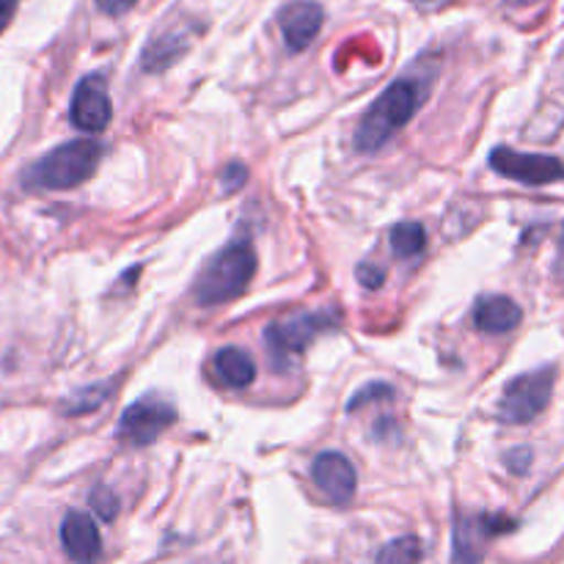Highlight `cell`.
Here are the masks:
<instances>
[{"instance_id": "obj_1", "label": "cell", "mask_w": 564, "mask_h": 564, "mask_svg": "<svg viewBox=\"0 0 564 564\" xmlns=\"http://www.w3.org/2000/svg\"><path fill=\"white\" fill-rule=\"evenodd\" d=\"M424 99H427V80H422V77L405 75L400 77V80L389 83V86L380 91V97L369 105L364 119L358 121V152H378L383 143L391 141V135H397V132L419 113Z\"/></svg>"}, {"instance_id": "obj_2", "label": "cell", "mask_w": 564, "mask_h": 564, "mask_svg": "<svg viewBox=\"0 0 564 564\" xmlns=\"http://www.w3.org/2000/svg\"><path fill=\"white\" fill-rule=\"evenodd\" d=\"M253 275H257V251L248 240H235L204 264L193 284V295L198 306H224L246 295Z\"/></svg>"}, {"instance_id": "obj_3", "label": "cell", "mask_w": 564, "mask_h": 564, "mask_svg": "<svg viewBox=\"0 0 564 564\" xmlns=\"http://www.w3.org/2000/svg\"><path fill=\"white\" fill-rule=\"evenodd\" d=\"M102 152V143L88 141V138L66 141L39 158L25 171L22 182L25 187H36V191H69V187L83 185L99 169Z\"/></svg>"}, {"instance_id": "obj_4", "label": "cell", "mask_w": 564, "mask_h": 564, "mask_svg": "<svg viewBox=\"0 0 564 564\" xmlns=\"http://www.w3.org/2000/svg\"><path fill=\"white\" fill-rule=\"evenodd\" d=\"M339 317L334 312H297L286 314V317L273 319L264 330V341H268V350L275 361H290L292 356L306 350L312 341H317L319 336L328 334L336 328Z\"/></svg>"}, {"instance_id": "obj_5", "label": "cell", "mask_w": 564, "mask_h": 564, "mask_svg": "<svg viewBox=\"0 0 564 564\" xmlns=\"http://www.w3.org/2000/svg\"><path fill=\"white\" fill-rule=\"evenodd\" d=\"M556 372L551 367L518 375L501 391L499 419L505 424H529L549 408L554 394Z\"/></svg>"}, {"instance_id": "obj_6", "label": "cell", "mask_w": 564, "mask_h": 564, "mask_svg": "<svg viewBox=\"0 0 564 564\" xmlns=\"http://www.w3.org/2000/svg\"><path fill=\"white\" fill-rule=\"evenodd\" d=\"M176 422V411L171 402L160 400V397L147 394L141 400L132 402L119 419L116 427V438L124 441L130 446H149Z\"/></svg>"}, {"instance_id": "obj_7", "label": "cell", "mask_w": 564, "mask_h": 564, "mask_svg": "<svg viewBox=\"0 0 564 564\" xmlns=\"http://www.w3.org/2000/svg\"><path fill=\"white\" fill-rule=\"evenodd\" d=\"M518 523L505 516H457L455 540H452V560L455 564H479L485 556L488 540L512 532Z\"/></svg>"}, {"instance_id": "obj_8", "label": "cell", "mask_w": 564, "mask_h": 564, "mask_svg": "<svg viewBox=\"0 0 564 564\" xmlns=\"http://www.w3.org/2000/svg\"><path fill=\"white\" fill-rule=\"evenodd\" d=\"M490 169L521 185H549L564 176L562 160L551 154H523L510 147H496L490 152Z\"/></svg>"}, {"instance_id": "obj_9", "label": "cell", "mask_w": 564, "mask_h": 564, "mask_svg": "<svg viewBox=\"0 0 564 564\" xmlns=\"http://www.w3.org/2000/svg\"><path fill=\"white\" fill-rule=\"evenodd\" d=\"M69 119L83 132H102L110 124L113 105H110V94L102 77L88 75L77 83L75 94H72Z\"/></svg>"}, {"instance_id": "obj_10", "label": "cell", "mask_w": 564, "mask_h": 564, "mask_svg": "<svg viewBox=\"0 0 564 564\" xmlns=\"http://www.w3.org/2000/svg\"><path fill=\"white\" fill-rule=\"evenodd\" d=\"M312 479L319 488V494L336 507L350 505L358 488L356 466L341 452H323V455H317V460L312 463Z\"/></svg>"}, {"instance_id": "obj_11", "label": "cell", "mask_w": 564, "mask_h": 564, "mask_svg": "<svg viewBox=\"0 0 564 564\" xmlns=\"http://www.w3.org/2000/svg\"><path fill=\"white\" fill-rule=\"evenodd\" d=\"M323 22L325 11L314 0H295V3L284 6L279 14L281 33H284V42L292 53L306 50L317 39V33L323 31Z\"/></svg>"}, {"instance_id": "obj_12", "label": "cell", "mask_w": 564, "mask_h": 564, "mask_svg": "<svg viewBox=\"0 0 564 564\" xmlns=\"http://www.w3.org/2000/svg\"><path fill=\"white\" fill-rule=\"evenodd\" d=\"M61 545H64V554L75 564H94L102 554L99 529L94 527L86 512L77 510L66 512L64 523H61Z\"/></svg>"}, {"instance_id": "obj_13", "label": "cell", "mask_w": 564, "mask_h": 564, "mask_svg": "<svg viewBox=\"0 0 564 564\" xmlns=\"http://www.w3.org/2000/svg\"><path fill=\"white\" fill-rule=\"evenodd\" d=\"M523 312L512 297L505 295H485L477 301V308H474V325H477L482 334L499 336L510 334L521 325Z\"/></svg>"}, {"instance_id": "obj_14", "label": "cell", "mask_w": 564, "mask_h": 564, "mask_svg": "<svg viewBox=\"0 0 564 564\" xmlns=\"http://www.w3.org/2000/svg\"><path fill=\"white\" fill-rule=\"evenodd\" d=\"M215 378L226 389H248L257 380V361L240 347H224L215 356Z\"/></svg>"}, {"instance_id": "obj_15", "label": "cell", "mask_w": 564, "mask_h": 564, "mask_svg": "<svg viewBox=\"0 0 564 564\" xmlns=\"http://www.w3.org/2000/svg\"><path fill=\"white\" fill-rule=\"evenodd\" d=\"M187 47H191V42H187L185 31H174V28L160 33V36L149 39V44L143 47V55H141L143 72L169 69L174 61H180L182 55L187 53Z\"/></svg>"}, {"instance_id": "obj_16", "label": "cell", "mask_w": 564, "mask_h": 564, "mask_svg": "<svg viewBox=\"0 0 564 564\" xmlns=\"http://www.w3.org/2000/svg\"><path fill=\"white\" fill-rule=\"evenodd\" d=\"M389 242L394 257L413 259L424 251V246H427V231H424V226L416 224V220H402V224H397L394 229H391Z\"/></svg>"}, {"instance_id": "obj_17", "label": "cell", "mask_w": 564, "mask_h": 564, "mask_svg": "<svg viewBox=\"0 0 564 564\" xmlns=\"http://www.w3.org/2000/svg\"><path fill=\"white\" fill-rule=\"evenodd\" d=\"M424 560V545L416 534H405L378 551V564H419Z\"/></svg>"}, {"instance_id": "obj_18", "label": "cell", "mask_w": 564, "mask_h": 564, "mask_svg": "<svg viewBox=\"0 0 564 564\" xmlns=\"http://www.w3.org/2000/svg\"><path fill=\"white\" fill-rule=\"evenodd\" d=\"M391 397H394V389H391L389 383H369V386H364V389H358L356 394H352V400L347 402V413L361 411V408L369 405V402L391 400Z\"/></svg>"}, {"instance_id": "obj_19", "label": "cell", "mask_w": 564, "mask_h": 564, "mask_svg": "<svg viewBox=\"0 0 564 564\" xmlns=\"http://www.w3.org/2000/svg\"><path fill=\"white\" fill-rule=\"evenodd\" d=\"M91 507L102 521H113V518L119 516V499H116L105 485H97V488L91 490Z\"/></svg>"}, {"instance_id": "obj_20", "label": "cell", "mask_w": 564, "mask_h": 564, "mask_svg": "<svg viewBox=\"0 0 564 564\" xmlns=\"http://www.w3.org/2000/svg\"><path fill=\"white\" fill-rule=\"evenodd\" d=\"M248 182V169L242 163H229L220 174V191L224 193H235L240 191L242 185Z\"/></svg>"}, {"instance_id": "obj_21", "label": "cell", "mask_w": 564, "mask_h": 564, "mask_svg": "<svg viewBox=\"0 0 564 564\" xmlns=\"http://www.w3.org/2000/svg\"><path fill=\"white\" fill-rule=\"evenodd\" d=\"M356 275H358V281L367 286V290H380V286L386 284V270L378 268V264H372V262L358 264Z\"/></svg>"}, {"instance_id": "obj_22", "label": "cell", "mask_w": 564, "mask_h": 564, "mask_svg": "<svg viewBox=\"0 0 564 564\" xmlns=\"http://www.w3.org/2000/svg\"><path fill=\"white\" fill-rule=\"evenodd\" d=\"M529 463H532V452L529 449H512V452H507V457H505V466L510 468L512 474H527Z\"/></svg>"}, {"instance_id": "obj_23", "label": "cell", "mask_w": 564, "mask_h": 564, "mask_svg": "<svg viewBox=\"0 0 564 564\" xmlns=\"http://www.w3.org/2000/svg\"><path fill=\"white\" fill-rule=\"evenodd\" d=\"M97 3V9L102 11V14L108 17H124L127 11L135 9L138 0H94Z\"/></svg>"}, {"instance_id": "obj_24", "label": "cell", "mask_w": 564, "mask_h": 564, "mask_svg": "<svg viewBox=\"0 0 564 564\" xmlns=\"http://www.w3.org/2000/svg\"><path fill=\"white\" fill-rule=\"evenodd\" d=\"M17 6H20V0H0V33H3L6 28H9V22L14 20Z\"/></svg>"}, {"instance_id": "obj_25", "label": "cell", "mask_w": 564, "mask_h": 564, "mask_svg": "<svg viewBox=\"0 0 564 564\" xmlns=\"http://www.w3.org/2000/svg\"><path fill=\"white\" fill-rule=\"evenodd\" d=\"M505 3L510 6V9H527V6L540 3V0H505Z\"/></svg>"}, {"instance_id": "obj_26", "label": "cell", "mask_w": 564, "mask_h": 564, "mask_svg": "<svg viewBox=\"0 0 564 564\" xmlns=\"http://www.w3.org/2000/svg\"><path fill=\"white\" fill-rule=\"evenodd\" d=\"M562 248H564V237H562Z\"/></svg>"}]
</instances>
